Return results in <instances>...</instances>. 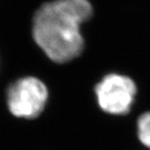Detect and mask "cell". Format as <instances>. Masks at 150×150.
<instances>
[{
    "mask_svg": "<svg viewBox=\"0 0 150 150\" xmlns=\"http://www.w3.org/2000/svg\"><path fill=\"white\" fill-rule=\"evenodd\" d=\"M47 100V87L36 77L19 79L8 90V107L16 117L28 119L37 117L43 111Z\"/></svg>",
    "mask_w": 150,
    "mask_h": 150,
    "instance_id": "3",
    "label": "cell"
},
{
    "mask_svg": "<svg viewBox=\"0 0 150 150\" xmlns=\"http://www.w3.org/2000/svg\"><path fill=\"white\" fill-rule=\"evenodd\" d=\"M98 106L112 115H124L131 110L137 96V85L129 76L110 73L96 86Z\"/></svg>",
    "mask_w": 150,
    "mask_h": 150,
    "instance_id": "2",
    "label": "cell"
},
{
    "mask_svg": "<svg viewBox=\"0 0 150 150\" xmlns=\"http://www.w3.org/2000/svg\"><path fill=\"white\" fill-rule=\"evenodd\" d=\"M137 134L139 142L150 148V112L142 114L137 122Z\"/></svg>",
    "mask_w": 150,
    "mask_h": 150,
    "instance_id": "4",
    "label": "cell"
},
{
    "mask_svg": "<svg viewBox=\"0 0 150 150\" xmlns=\"http://www.w3.org/2000/svg\"><path fill=\"white\" fill-rule=\"evenodd\" d=\"M93 15L88 0H54L38 9L32 32L37 45L56 62L75 59L84 48L81 25Z\"/></svg>",
    "mask_w": 150,
    "mask_h": 150,
    "instance_id": "1",
    "label": "cell"
}]
</instances>
